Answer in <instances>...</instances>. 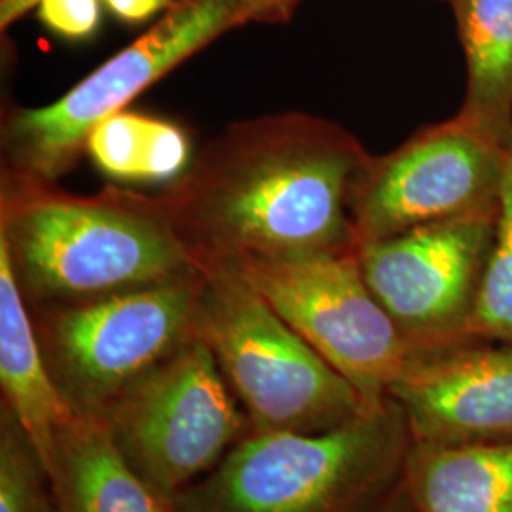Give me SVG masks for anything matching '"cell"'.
<instances>
[{"label":"cell","instance_id":"obj_1","mask_svg":"<svg viewBox=\"0 0 512 512\" xmlns=\"http://www.w3.org/2000/svg\"><path fill=\"white\" fill-rule=\"evenodd\" d=\"M372 156L302 112L226 129L158 196L198 264L355 249L353 198Z\"/></svg>","mask_w":512,"mask_h":512},{"label":"cell","instance_id":"obj_2","mask_svg":"<svg viewBox=\"0 0 512 512\" xmlns=\"http://www.w3.org/2000/svg\"><path fill=\"white\" fill-rule=\"evenodd\" d=\"M0 245L29 310L80 306L202 274L158 198L107 190L73 196L4 171Z\"/></svg>","mask_w":512,"mask_h":512},{"label":"cell","instance_id":"obj_3","mask_svg":"<svg viewBox=\"0 0 512 512\" xmlns=\"http://www.w3.org/2000/svg\"><path fill=\"white\" fill-rule=\"evenodd\" d=\"M412 435L391 397L321 433H249L177 495V512H376L403 484Z\"/></svg>","mask_w":512,"mask_h":512},{"label":"cell","instance_id":"obj_4","mask_svg":"<svg viewBox=\"0 0 512 512\" xmlns=\"http://www.w3.org/2000/svg\"><path fill=\"white\" fill-rule=\"evenodd\" d=\"M200 338L251 433H321L368 412L348 380L228 264H203Z\"/></svg>","mask_w":512,"mask_h":512},{"label":"cell","instance_id":"obj_5","mask_svg":"<svg viewBox=\"0 0 512 512\" xmlns=\"http://www.w3.org/2000/svg\"><path fill=\"white\" fill-rule=\"evenodd\" d=\"M205 275L80 306L31 311L46 365L74 414L99 420L148 372L200 338Z\"/></svg>","mask_w":512,"mask_h":512},{"label":"cell","instance_id":"obj_6","mask_svg":"<svg viewBox=\"0 0 512 512\" xmlns=\"http://www.w3.org/2000/svg\"><path fill=\"white\" fill-rule=\"evenodd\" d=\"M99 421L129 467L175 499L251 433L202 338L131 385Z\"/></svg>","mask_w":512,"mask_h":512},{"label":"cell","instance_id":"obj_7","mask_svg":"<svg viewBox=\"0 0 512 512\" xmlns=\"http://www.w3.org/2000/svg\"><path fill=\"white\" fill-rule=\"evenodd\" d=\"M228 264L361 395L366 410L389 399L408 363L403 336L368 289L355 249L243 256Z\"/></svg>","mask_w":512,"mask_h":512},{"label":"cell","instance_id":"obj_8","mask_svg":"<svg viewBox=\"0 0 512 512\" xmlns=\"http://www.w3.org/2000/svg\"><path fill=\"white\" fill-rule=\"evenodd\" d=\"M239 0H177L145 35L52 105L19 110L4 126L8 169L54 183L86 150L97 124L209 42L238 27Z\"/></svg>","mask_w":512,"mask_h":512},{"label":"cell","instance_id":"obj_9","mask_svg":"<svg viewBox=\"0 0 512 512\" xmlns=\"http://www.w3.org/2000/svg\"><path fill=\"white\" fill-rule=\"evenodd\" d=\"M507 150L456 114L372 158L353 198L355 247L440 220L497 213Z\"/></svg>","mask_w":512,"mask_h":512},{"label":"cell","instance_id":"obj_10","mask_svg":"<svg viewBox=\"0 0 512 512\" xmlns=\"http://www.w3.org/2000/svg\"><path fill=\"white\" fill-rule=\"evenodd\" d=\"M495 217L440 220L355 247L366 285L403 336L408 355L469 340Z\"/></svg>","mask_w":512,"mask_h":512},{"label":"cell","instance_id":"obj_11","mask_svg":"<svg viewBox=\"0 0 512 512\" xmlns=\"http://www.w3.org/2000/svg\"><path fill=\"white\" fill-rule=\"evenodd\" d=\"M389 397L403 408L414 442H509L512 344L469 338L408 355Z\"/></svg>","mask_w":512,"mask_h":512},{"label":"cell","instance_id":"obj_12","mask_svg":"<svg viewBox=\"0 0 512 512\" xmlns=\"http://www.w3.org/2000/svg\"><path fill=\"white\" fill-rule=\"evenodd\" d=\"M48 473L54 512H177L175 501L129 467L93 418L74 414L59 425Z\"/></svg>","mask_w":512,"mask_h":512},{"label":"cell","instance_id":"obj_13","mask_svg":"<svg viewBox=\"0 0 512 512\" xmlns=\"http://www.w3.org/2000/svg\"><path fill=\"white\" fill-rule=\"evenodd\" d=\"M0 389L2 406L18 418L23 431L50 467L61 423L74 416L61 397L38 342L35 321L19 291L8 251L0 245Z\"/></svg>","mask_w":512,"mask_h":512},{"label":"cell","instance_id":"obj_14","mask_svg":"<svg viewBox=\"0 0 512 512\" xmlns=\"http://www.w3.org/2000/svg\"><path fill=\"white\" fill-rule=\"evenodd\" d=\"M403 490L412 512H512V440L412 442Z\"/></svg>","mask_w":512,"mask_h":512},{"label":"cell","instance_id":"obj_15","mask_svg":"<svg viewBox=\"0 0 512 512\" xmlns=\"http://www.w3.org/2000/svg\"><path fill=\"white\" fill-rule=\"evenodd\" d=\"M467 65L461 114L512 147V0H454Z\"/></svg>","mask_w":512,"mask_h":512},{"label":"cell","instance_id":"obj_16","mask_svg":"<svg viewBox=\"0 0 512 512\" xmlns=\"http://www.w3.org/2000/svg\"><path fill=\"white\" fill-rule=\"evenodd\" d=\"M86 152L105 175L128 183H173L192 162L183 128L131 110L97 124Z\"/></svg>","mask_w":512,"mask_h":512},{"label":"cell","instance_id":"obj_17","mask_svg":"<svg viewBox=\"0 0 512 512\" xmlns=\"http://www.w3.org/2000/svg\"><path fill=\"white\" fill-rule=\"evenodd\" d=\"M467 338L512 344V147L507 150L494 241L467 325Z\"/></svg>","mask_w":512,"mask_h":512},{"label":"cell","instance_id":"obj_18","mask_svg":"<svg viewBox=\"0 0 512 512\" xmlns=\"http://www.w3.org/2000/svg\"><path fill=\"white\" fill-rule=\"evenodd\" d=\"M0 512H54L50 473L6 406H0Z\"/></svg>","mask_w":512,"mask_h":512},{"label":"cell","instance_id":"obj_19","mask_svg":"<svg viewBox=\"0 0 512 512\" xmlns=\"http://www.w3.org/2000/svg\"><path fill=\"white\" fill-rule=\"evenodd\" d=\"M33 8L50 31L73 40L92 37L101 19L99 0H0V27H10Z\"/></svg>","mask_w":512,"mask_h":512},{"label":"cell","instance_id":"obj_20","mask_svg":"<svg viewBox=\"0 0 512 512\" xmlns=\"http://www.w3.org/2000/svg\"><path fill=\"white\" fill-rule=\"evenodd\" d=\"M110 12L116 18L128 23H141L154 18L156 14L169 10L173 0H105Z\"/></svg>","mask_w":512,"mask_h":512},{"label":"cell","instance_id":"obj_21","mask_svg":"<svg viewBox=\"0 0 512 512\" xmlns=\"http://www.w3.org/2000/svg\"><path fill=\"white\" fill-rule=\"evenodd\" d=\"M298 0H239L238 23L281 19Z\"/></svg>","mask_w":512,"mask_h":512},{"label":"cell","instance_id":"obj_22","mask_svg":"<svg viewBox=\"0 0 512 512\" xmlns=\"http://www.w3.org/2000/svg\"><path fill=\"white\" fill-rule=\"evenodd\" d=\"M376 512H412V507L408 503V497L404 494L403 484L401 488L395 492V495L385 503L382 509H378Z\"/></svg>","mask_w":512,"mask_h":512},{"label":"cell","instance_id":"obj_23","mask_svg":"<svg viewBox=\"0 0 512 512\" xmlns=\"http://www.w3.org/2000/svg\"><path fill=\"white\" fill-rule=\"evenodd\" d=\"M452 2H454V0H452Z\"/></svg>","mask_w":512,"mask_h":512}]
</instances>
